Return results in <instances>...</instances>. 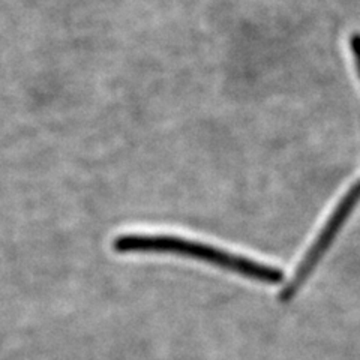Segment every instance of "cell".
Returning <instances> with one entry per match:
<instances>
[{"label": "cell", "instance_id": "7a4b0ae2", "mask_svg": "<svg viewBox=\"0 0 360 360\" xmlns=\"http://www.w3.org/2000/svg\"><path fill=\"white\" fill-rule=\"evenodd\" d=\"M359 201H360V179L347 191L345 195L341 198V201L338 202L336 209L332 212L328 222L324 224V227L317 236L314 245L309 248L307 255L303 257V260L300 262L295 276H292L290 284L279 295L281 302H290L296 296V292L300 290V287L307 283L311 272L315 269V266L319 264L326 251L329 250L330 245L333 243V239L336 238V234L341 231L342 225L345 224L348 217L352 215V212L354 210Z\"/></svg>", "mask_w": 360, "mask_h": 360}, {"label": "cell", "instance_id": "3957f363", "mask_svg": "<svg viewBox=\"0 0 360 360\" xmlns=\"http://www.w3.org/2000/svg\"><path fill=\"white\" fill-rule=\"evenodd\" d=\"M350 45H352V53L354 58V63L357 68V74L360 77V33H354L350 39Z\"/></svg>", "mask_w": 360, "mask_h": 360}, {"label": "cell", "instance_id": "6da1fadb", "mask_svg": "<svg viewBox=\"0 0 360 360\" xmlns=\"http://www.w3.org/2000/svg\"><path fill=\"white\" fill-rule=\"evenodd\" d=\"M111 246L117 254H158L189 258L263 284H279L284 279V274L279 269L231 254L217 246L172 234H120L115 238Z\"/></svg>", "mask_w": 360, "mask_h": 360}]
</instances>
